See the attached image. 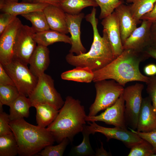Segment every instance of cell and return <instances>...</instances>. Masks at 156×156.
I'll use <instances>...</instances> for the list:
<instances>
[{
  "label": "cell",
  "mask_w": 156,
  "mask_h": 156,
  "mask_svg": "<svg viewBox=\"0 0 156 156\" xmlns=\"http://www.w3.org/2000/svg\"><path fill=\"white\" fill-rule=\"evenodd\" d=\"M149 57L144 51L124 50L122 53L103 68L93 71L94 82L113 79L124 87L128 82L139 81L146 83L149 77L144 75L139 69L140 63Z\"/></svg>",
  "instance_id": "1"
},
{
  "label": "cell",
  "mask_w": 156,
  "mask_h": 156,
  "mask_svg": "<svg viewBox=\"0 0 156 156\" xmlns=\"http://www.w3.org/2000/svg\"><path fill=\"white\" fill-rule=\"evenodd\" d=\"M96 14V9L93 7L91 13L85 17L91 24L93 32V41L89 51L78 55L69 53L65 57L69 64L76 67H88L93 71L103 68L114 59L105 31L103 29L102 36L99 33Z\"/></svg>",
  "instance_id": "2"
},
{
  "label": "cell",
  "mask_w": 156,
  "mask_h": 156,
  "mask_svg": "<svg viewBox=\"0 0 156 156\" xmlns=\"http://www.w3.org/2000/svg\"><path fill=\"white\" fill-rule=\"evenodd\" d=\"M86 116L84 107L81 101L68 96L57 116L47 128L57 143H60L65 138L72 142L75 136L83 130L86 124Z\"/></svg>",
  "instance_id": "3"
},
{
  "label": "cell",
  "mask_w": 156,
  "mask_h": 156,
  "mask_svg": "<svg viewBox=\"0 0 156 156\" xmlns=\"http://www.w3.org/2000/svg\"><path fill=\"white\" fill-rule=\"evenodd\" d=\"M9 125L16 140L19 156L35 155L55 141L47 128L30 124L24 118L11 120Z\"/></svg>",
  "instance_id": "4"
},
{
  "label": "cell",
  "mask_w": 156,
  "mask_h": 156,
  "mask_svg": "<svg viewBox=\"0 0 156 156\" xmlns=\"http://www.w3.org/2000/svg\"><path fill=\"white\" fill-rule=\"evenodd\" d=\"M95 82L96 95L89 108L88 116H95L113 105L123 92L124 87L113 79Z\"/></svg>",
  "instance_id": "5"
},
{
  "label": "cell",
  "mask_w": 156,
  "mask_h": 156,
  "mask_svg": "<svg viewBox=\"0 0 156 156\" xmlns=\"http://www.w3.org/2000/svg\"><path fill=\"white\" fill-rule=\"evenodd\" d=\"M27 65L13 59L9 63L3 65L20 95L28 97L35 88L38 77L32 73Z\"/></svg>",
  "instance_id": "6"
},
{
  "label": "cell",
  "mask_w": 156,
  "mask_h": 156,
  "mask_svg": "<svg viewBox=\"0 0 156 156\" xmlns=\"http://www.w3.org/2000/svg\"><path fill=\"white\" fill-rule=\"evenodd\" d=\"M38 77L35 88L28 97L31 106L36 103H46L59 110L63 105L64 101L55 88L54 80L45 73Z\"/></svg>",
  "instance_id": "7"
},
{
  "label": "cell",
  "mask_w": 156,
  "mask_h": 156,
  "mask_svg": "<svg viewBox=\"0 0 156 156\" xmlns=\"http://www.w3.org/2000/svg\"><path fill=\"white\" fill-rule=\"evenodd\" d=\"M144 87L143 84L137 83L124 88L122 94L125 102V116L126 124L128 127L134 130L137 128Z\"/></svg>",
  "instance_id": "8"
},
{
  "label": "cell",
  "mask_w": 156,
  "mask_h": 156,
  "mask_svg": "<svg viewBox=\"0 0 156 156\" xmlns=\"http://www.w3.org/2000/svg\"><path fill=\"white\" fill-rule=\"evenodd\" d=\"M35 33L31 27L21 25L16 34L13 59L29 64L30 58L37 46L34 39Z\"/></svg>",
  "instance_id": "9"
},
{
  "label": "cell",
  "mask_w": 156,
  "mask_h": 156,
  "mask_svg": "<svg viewBox=\"0 0 156 156\" xmlns=\"http://www.w3.org/2000/svg\"><path fill=\"white\" fill-rule=\"evenodd\" d=\"M88 122L89 125H86L91 134L100 133L106 137L107 142L111 139H116L122 142L128 148H131L143 140L137 134L127 129L115 127H106L98 125L95 122Z\"/></svg>",
  "instance_id": "10"
},
{
  "label": "cell",
  "mask_w": 156,
  "mask_h": 156,
  "mask_svg": "<svg viewBox=\"0 0 156 156\" xmlns=\"http://www.w3.org/2000/svg\"><path fill=\"white\" fill-rule=\"evenodd\" d=\"M125 101L122 94L112 106L98 115L86 116L85 120L87 122L102 121L107 124L127 129L125 116Z\"/></svg>",
  "instance_id": "11"
},
{
  "label": "cell",
  "mask_w": 156,
  "mask_h": 156,
  "mask_svg": "<svg viewBox=\"0 0 156 156\" xmlns=\"http://www.w3.org/2000/svg\"><path fill=\"white\" fill-rule=\"evenodd\" d=\"M22 24L16 17L0 35V63H9L13 57V49L17 31Z\"/></svg>",
  "instance_id": "12"
},
{
  "label": "cell",
  "mask_w": 156,
  "mask_h": 156,
  "mask_svg": "<svg viewBox=\"0 0 156 156\" xmlns=\"http://www.w3.org/2000/svg\"><path fill=\"white\" fill-rule=\"evenodd\" d=\"M152 23L149 21L143 20L141 25L137 27L126 40L123 45V50L143 52L150 46V29Z\"/></svg>",
  "instance_id": "13"
},
{
  "label": "cell",
  "mask_w": 156,
  "mask_h": 156,
  "mask_svg": "<svg viewBox=\"0 0 156 156\" xmlns=\"http://www.w3.org/2000/svg\"><path fill=\"white\" fill-rule=\"evenodd\" d=\"M101 24L107 34L115 59L120 55L124 50L118 18L115 12L114 11L103 18Z\"/></svg>",
  "instance_id": "14"
},
{
  "label": "cell",
  "mask_w": 156,
  "mask_h": 156,
  "mask_svg": "<svg viewBox=\"0 0 156 156\" xmlns=\"http://www.w3.org/2000/svg\"><path fill=\"white\" fill-rule=\"evenodd\" d=\"M66 20L71 42V47L69 52L75 53L78 55L86 52V48L83 45L81 40V25L85 14L83 12L75 15L66 13Z\"/></svg>",
  "instance_id": "15"
},
{
  "label": "cell",
  "mask_w": 156,
  "mask_h": 156,
  "mask_svg": "<svg viewBox=\"0 0 156 156\" xmlns=\"http://www.w3.org/2000/svg\"><path fill=\"white\" fill-rule=\"evenodd\" d=\"M136 129L144 133L156 130V113L149 96L143 98Z\"/></svg>",
  "instance_id": "16"
},
{
  "label": "cell",
  "mask_w": 156,
  "mask_h": 156,
  "mask_svg": "<svg viewBox=\"0 0 156 156\" xmlns=\"http://www.w3.org/2000/svg\"><path fill=\"white\" fill-rule=\"evenodd\" d=\"M118 16L123 45L126 40L137 27L139 23L133 17L129 5L121 4L114 11Z\"/></svg>",
  "instance_id": "17"
},
{
  "label": "cell",
  "mask_w": 156,
  "mask_h": 156,
  "mask_svg": "<svg viewBox=\"0 0 156 156\" xmlns=\"http://www.w3.org/2000/svg\"><path fill=\"white\" fill-rule=\"evenodd\" d=\"M43 11L51 29L65 34L68 33L66 13L60 7L48 4Z\"/></svg>",
  "instance_id": "18"
},
{
  "label": "cell",
  "mask_w": 156,
  "mask_h": 156,
  "mask_svg": "<svg viewBox=\"0 0 156 156\" xmlns=\"http://www.w3.org/2000/svg\"><path fill=\"white\" fill-rule=\"evenodd\" d=\"M49 53L47 47L37 45L29 62V69L36 76L39 77L47 69L50 63Z\"/></svg>",
  "instance_id": "19"
},
{
  "label": "cell",
  "mask_w": 156,
  "mask_h": 156,
  "mask_svg": "<svg viewBox=\"0 0 156 156\" xmlns=\"http://www.w3.org/2000/svg\"><path fill=\"white\" fill-rule=\"evenodd\" d=\"M48 4L34 3L12 2L0 0V10L3 13H8L16 16L34 11L43 10Z\"/></svg>",
  "instance_id": "20"
},
{
  "label": "cell",
  "mask_w": 156,
  "mask_h": 156,
  "mask_svg": "<svg viewBox=\"0 0 156 156\" xmlns=\"http://www.w3.org/2000/svg\"><path fill=\"white\" fill-rule=\"evenodd\" d=\"M35 108L36 119L37 125L46 128L50 125L57 116L59 110L48 104L36 103L32 105Z\"/></svg>",
  "instance_id": "21"
},
{
  "label": "cell",
  "mask_w": 156,
  "mask_h": 156,
  "mask_svg": "<svg viewBox=\"0 0 156 156\" xmlns=\"http://www.w3.org/2000/svg\"><path fill=\"white\" fill-rule=\"evenodd\" d=\"M34 39L38 45L46 47L58 42L71 44L70 37L66 34L51 29L36 33Z\"/></svg>",
  "instance_id": "22"
},
{
  "label": "cell",
  "mask_w": 156,
  "mask_h": 156,
  "mask_svg": "<svg viewBox=\"0 0 156 156\" xmlns=\"http://www.w3.org/2000/svg\"><path fill=\"white\" fill-rule=\"evenodd\" d=\"M9 107V116L11 121L28 118L29 108L32 106L28 97L20 95Z\"/></svg>",
  "instance_id": "23"
},
{
  "label": "cell",
  "mask_w": 156,
  "mask_h": 156,
  "mask_svg": "<svg viewBox=\"0 0 156 156\" xmlns=\"http://www.w3.org/2000/svg\"><path fill=\"white\" fill-rule=\"evenodd\" d=\"M61 77L64 80L90 83L93 81L94 73L93 71L88 67H76L62 73Z\"/></svg>",
  "instance_id": "24"
},
{
  "label": "cell",
  "mask_w": 156,
  "mask_h": 156,
  "mask_svg": "<svg viewBox=\"0 0 156 156\" xmlns=\"http://www.w3.org/2000/svg\"><path fill=\"white\" fill-rule=\"evenodd\" d=\"M98 6L95 0H61L59 5L66 13L72 15L80 13L87 7Z\"/></svg>",
  "instance_id": "25"
},
{
  "label": "cell",
  "mask_w": 156,
  "mask_h": 156,
  "mask_svg": "<svg viewBox=\"0 0 156 156\" xmlns=\"http://www.w3.org/2000/svg\"><path fill=\"white\" fill-rule=\"evenodd\" d=\"M81 133L83 136L82 142L79 145L72 147L69 155L73 156H95L90 141L89 135L91 134L85 125Z\"/></svg>",
  "instance_id": "26"
},
{
  "label": "cell",
  "mask_w": 156,
  "mask_h": 156,
  "mask_svg": "<svg viewBox=\"0 0 156 156\" xmlns=\"http://www.w3.org/2000/svg\"><path fill=\"white\" fill-rule=\"evenodd\" d=\"M129 5L130 10L133 18L139 23L140 18L145 14L153 8L156 0H125Z\"/></svg>",
  "instance_id": "27"
},
{
  "label": "cell",
  "mask_w": 156,
  "mask_h": 156,
  "mask_svg": "<svg viewBox=\"0 0 156 156\" xmlns=\"http://www.w3.org/2000/svg\"><path fill=\"white\" fill-rule=\"evenodd\" d=\"M21 16L31 23V27L36 33L50 29L43 10L36 11Z\"/></svg>",
  "instance_id": "28"
},
{
  "label": "cell",
  "mask_w": 156,
  "mask_h": 156,
  "mask_svg": "<svg viewBox=\"0 0 156 156\" xmlns=\"http://www.w3.org/2000/svg\"><path fill=\"white\" fill-rule=\"evenodd\" d=\"M17 155H18V145L13 133L0 135V156Z\"/></svg>",
  "instance_id": "29"
},
{
  "label": "cell",
  "mask_w": 156,
  "mask_h": 156,
  "mask_svg": "<svg viewBox=\"0 0 156 156\" xmlns=\"http://www.w3.org/2000/svg\"><path fill=\"white\" fill-rule=\"evenodd\" d=\"M20 95L15 86L0 85V102L3 105L10 106Z\"/></svg>",
  "instance_id": "30"
},
{
  "label": "cell",
  "mask_w": 156,
  "mask_h": 156,
  "mask_svg": "<svg viewBox=\"0 0 156 156\" xmlns=\"http://www.w3.org/2000/svg\"><path fill=\"white\" fill-rule=\"evenodd\" d=\"M70 142L68 138H65L57 145H51L46 146L37 154L41 156H62Z\"/></svg>",
  "instance_id": "31"
},
{
  "label": "cell",
  "mask_w": 156,
  "mask_h": 156,
  "mask_svg": "<svg viewBox=\"0 0 156 156\" xmlns=\"http://www.w3.org/2000/svg\"><path fill=\"white\" fill-rule=\"evenodd\" d=\"M101 9L99 16L103 19L112 13L115 9L123 3L122 0H95Z\"/></svg>",
  "instance_id": "32"
},
{
  "label": "cell",
  "mask_w": 156,
  "mask_h": 156,
  "mask_svg": "<svg viewBox=\"0 0 156 156\" xmlns=\"http://www.w3.org/2000/svg\"><path fill=\"white\" fill-rule=\"evenodd\" d=\"M154 154L151 145L148 142L143 139L142 142L137 144L131 148L127 156H153Z\"/></svg>",
  "instance_id": "33"
},
{
  "label": "cell",
  "mask_w": 156,
  "mask_h": 156,
  "mask_svg": "<svg viewBox=\"0 0 156 156\" xmlns=\"http://www.w3.org/2000/svg\"><path fill=\"white\" fill-rule=\"evenodd\" d=\"M146 91L151 99L154 110L156 113V75L149 77L146 83Z\"/></svg>",
  "instance_id": "34"
},
{
  "label": "cell",
  "mask_w": 156,
  "mask_h": 156,
  "mask_svg": "<svg viewBox=\"0 0 156 156\" xmlns=\"http://www.w3.org/2000/svg\"><path fill=\"white\" fill-rule=\"evenodd\" d=\"M128 128L131 131L137 134L140 137L150 143L153 146L154 154L156 155V130L149 132L144 133L138 131L129 127Z\"/></svg>",
  "instance_id": "35"
},
{
  "label": "cell",
  "mask_w": 156,
  "mask_h": 156,
  "mask_svg": "<svg viewBox=\"0 0 156 156\" xmlns=\"http://www.w3.org/2000/svg\"><path fill=\"white\" fill-rule=\"evenodd\" d=\"M10 121L9 114L3 111L0 112V135L12 133L9 125Z\"/></svg>",
  "instance_id": "36"
},
{
  "label": "cell",
  "mask_w": 156,
  "mask_h": 156,
  "mask_svg": "<svg viewBox=\"0 0 156 156\" xmlns=\"http://www.w3.org/2000/svg\"><path fill=\"white\" fill-rule=\"evenodd\" d=\"M9 13L3 12L0 15V35L16 17Z\"/></svg>",
  "instance_id": "37"
},
{
  "label": "cell",
  "mask_w": 156,
  "mask_h": 156,
  "mask_svg": "<svg viewBox=\"0 0 156 156\" xmlns=\"http://www.w3.org/2000/svg\"><path fill=\"white\" fill-rule=\"evenodd\" d=\"M0 85L15 86L12 79L0 63Z\"/></svg>",
  "instance_id": "38"
},
{
  "label": "cell",
  "mask_w": 156,
  "mask_h": 156,
  "mask_svg": "<svg viewBox=\"0 0 156 156\" xmlns=\"http://www.w3.org/2000/svg\"><path fill=\"white\" fill-rule=\"evenodd\" d=\"M140 20H146L152 22L156 21V2L152 9L144 15Z\"/></svg>",
  "instance_id": "39"
},
{
  "label": "cell",
  "mask_w": 156,
  "mask_h": 156,
  "mask_svg": "<svg viewBox=\"0 0 156 156\" xmlns=\"http://www.w3.org/2000/svg\"><path fill=\"white\" fill-rule=\"evenodd\" d=\"M151 46L156 48V21L152 22L150 29Z\"/></svg>",
  "instance_id": "40"
},
{
  "label": "cell",
  "mask_w": 156,
  "mask_h": 156,
  "mask_svg": "<svg viewBox=\"0 0 156 156\" xmlns=\"http://www.w3.org/2000/svg\"><path fill=\"white\" fill-rule=\"evenodd\" d=\"M144 71L147 76L152 77L156 75V64L152 63L146 65L144 68Z\"/></svg>",
  "instance_id": "41"
},
{
  "label": "cell",
  "mask_w": 156,
  "mask_h": 156,
  "mask_svg": "<svg viewBox=\"0 0 156 156\" xmlns=\"http://www.w3.org/2000/svg\"><path fill=\"white\" fill-rule=\"evenodd\" d=\"M101 146L99 148L96 149L95 156H110L112 154L110 152H107L103 147V143L100 141Z\"/></svg>",
  "instance_id": "42"
},
{
  "label": "cell",
  "mask_w": 156,
  "mask_h": 156,
  "mask_svg": "<svg viewBox=\"0 0 156 156\" xmlns=\"http://www.w3.org/2000/svg\"><path fill=\"white\" fill-rule=\"evenodd\" d=\"M61 0H31L34 3H46L59 6Z\"/></svg>",
  "instance_id": "43"
},
{
  "label": "cell",
  "mask_w": 156,
  "mask_h": 156,
  "mask_svg": "<svg viewBox=\"0 0 156 156\" xmlns=\"http://www.w3.org/2000/svg\"><path fill=\"white\" fill-rule=\"evenodd\" d=\"M144 52L149 57H152L156 59V48L149 46L146 49Z\"/></svg>",
  "instance_id": "44"
},
{
  "label": "cell",
  "mask_w": 156,
  "mask_h": 156,
  "mask_svg": "<svg viewBox=\"0 0 156 156\" xmlns=\"http://www.w3.org/2000/svg\"><path fill=\"white\" fill-rule=\"evenodd\" d=\"M3 105L0 102V112H3Z\"/></svg>",
  "instance_id": "45"
},
{
  "label": "cell",
  "mask_w": 156,
  "mask_h": 156,
  "mask_svg": "<svg viewBox=\"0 0 156 156\" xmlns=\"http://www.w3.org/2000/svg\"><path fill=\"white\" fill-rule=\"evenodd\" d=\"M22 2L32 3L31 0H22Z\"/></svg>",
  "instance_id": "46"
},
{
  "label": "cell",
  "mask_w": 156,
  "mask_h": 156,
  "mask_svg": "<svg viewBox=\"0 0 156 156\" xmlns=\"http://www.w3.org/2000/svg\"><path fill=\"white\" fill-rule=\"evenodd\" d=\"M12 2H18V0H7Z\"/></svg>",
  "instance_id": "47"
},
{
  "label": "cell",
  "mask_w": 156,
  "mask_h": 156,
  "mask_svg": "<svg viewBox=\"0 0 156 156\" xmlns=\"http://www.w3.org/2000/svg\"><path fill=\"white\" fill-rule=\"evenodd\" d=\"M153 156H156V155L154 154L153 155Z\"/></svg>",
  "instance_id": "48"
}]
</instances>
